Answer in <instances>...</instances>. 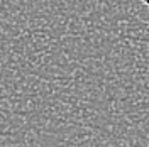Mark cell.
Instances as JSON below:
<instances>
[{
    "instance_id": "1",
    "label": "cell",
    "mask_w": 149,
    "mask_h": 147,
    "mask_svg": "<svg viewBox=\"0 0 149 147\" xmlns=\"http://www.w3.org/2000/svg\"><path fill=\"white\" fill-rule=\"evenodd\" d=\"M141 2H142V3H144L146 7H149V0H141Z\"/></svg>"
}]
</instances>
